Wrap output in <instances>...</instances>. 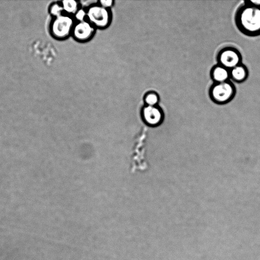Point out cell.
I'll return each mask as SVG.
<instances>
[{
  "instance_id": "3957f363",
  "label": "cell",
  "mask_w": 260,
  "mask_h": 260,
  "mask_svg": "<svg viewBox=\"0 0 260 260\" xmlns=\"http://www.w3.org/2000/svg\"><path fill=\"white\" fill-rule=\"evenodd\" d=\"M75 23L74 18L68 14H63L54 17L50 25L52 36L59 39L67 38L72 34Z\"/></svg>"
},
{
  "instance_id": "30bf717a",
  "label": "cell",
  "mask_w": 260,
  "mask_h": 260,
  "mask_svg": "<svg viewBox=\"0 0 260 260\" xmlns=\"http://www.w3.org/2000/svg\"><path fill=\"white\" fill-rule=\"evenodd\" d=\"M61 4L65 14L70 15H74L79 9L78 2L74 0L63 1Z\"/></svg>"
},
{
  "instance_id": "8fae6325",
  "label": "cell",
  "mask_w": 260,
  "mask_h": 260,
  "mask_svg": "<svg viewBox=\"0 0 260 260\" xmlns=\"http://www.w3.org/2000/svg\"><path fill=\"white\" fill-rule=\"evenodd\" d=\"M145 103L147 106H157L159 98L155 92L150 91L146 93L144 98Z\"/></svg>"
},
{
  "instance_id": "7a4b0ae2",
  "label": "cell",
  "mask_w": 260,
  "mask_h": 260,
  "mask_svg": "<svg viewBox=\"0 0 260 260\" xmlns=\"http://www.w3.org/2000/svg\"><path fill=\"white\" fill-rule=\"evenodd\" d=\"M236 92L234 83L230 80L213 83L209 90L211 100L218 104H226L233 99Z\"/></svg>"
},
{
  "instance_id": "9c48e42d",
  "label": "cell",
  "mask_w": 260,
  "mask_h": 260,
  "mask_svg": "<svg viewBox=\"0 0 260 260\" xmlns=\"http://www.w3.org/2000/svg\"><path fill=\"white\" fill-rule=\"evenodd\" d=\"M230 79L238 83L245 81L248 76L247 67L242 63L230 70Z\"/></svg>"
},
{
  "instance_id": "7c38bea8",
  "label": "cell",
  "mask_w": 260,
  "mask_h": 260,
  "mask_svg": "<svg viewBox=\"0 0 260 260\" xmlns=\"http://www.w3.org/2000/svg\"><path fill=\"white\" fill-rule=\"evenodd\" d=\"M49 12L54 17L60 16L64 12L61 3H54L51 5Z\"/></svg>"
},
{
  "instance_id": "52a82bcc",
  "label": "cell",
  "mask_w": 260,
  "mask_h": 260,
  "mask_svg": "<svg viewBox=\"0 0 260 260\" xmlns=\"http://www.w3.org/2000/svg\"><path fill=\"white\" fill-rule=\"evenodd\" d=\"M142 117L144 122L149 126H156L162 120L163 113L157 106L146 105L142 110Z\"/></svg>"
},
{
  "instance_id": "277c9868",
  "label": "cell",
  "mask_w": 260,
  "mask_h": 260,
  "mask_svg": "<svg viewBox=\"0 0 260 260\" xmlns=\"http://www.w3.org/2000/svg\"><path fill=\"white\" fill-rule=\"evenodd\" d=\"M86 12L87 20L95 27L105 28L111 22V15L109 9L99 4L91 5Z\"/></svg>"
},
{
  "instance_id": "8992f818",
  "label": "cell",
  "mask_w": 260,
  "mask_h": 260,
  "mask_svg": "<svg viewBox=\"0 0 260 260\" xmlns=\"http://www.w3.org/2000/svg\"><path fill=\"white\" fill-rule=\"evenodd\" d=\"M95 27L87 19L75 23L72 35L78 41L89 40L94 33Z\"/></svg>"
},
{
  "instance_id": "5bb4252c",
  "label": "cell",
  "mask_w": 260,
  "mask_h": 260,
  "mask_svg": "<svg viewBox=\"0 0 260 260\" xmlns=\"http://www.w3.org/2000/svg\"><path fill=\"white\" fill-rule=\"evenodd\" d=\"M99 3L101 6L109 9L113 6L114 1L112 0H101Z\"/></svg>"
},
{
  "instance_id": "6da1fadb",
  "label": "cell",
  "mask_w": 260,
  "mask_h": 260,
  "mask_svg": "<svg viewBox=\"0 0 260 260\" xmlns=\"http://www.w3.org/2000/svg\"><path fill=\"white\" fill-rule=\"evenodd\" d=\"M235 22L238 30L250 37L260 35V7L244 3L235 15Z\"/></svg>"
},
{
  "instance_id": "4fadbf2b",
  "label": "cell",
  "mask_w": 260,
  "mask_h": 260,
  "mask_svg": "<svg viewBox=\"0 0 260 260\" xmlns=\"http://www.w3.org/2000/svg\"><path fill=\"white\" fill-rule=\"evenodd\" d=\"M74 18L78 21H82L87 19V12L84 9H79L74 14Z\"/></svg>"
},
{
  "instance_id": "ba28073f",
  "label": "cell",
  "mask_w": 260,
  "mask_h": 260,
  "mask_svg": "<svg viewBox=\"0 0 260 260\" xmlns=\"http://www.w3.org/2000/svg\"><path fill=\"white\" fill-rule=\"evenodd\" d=\"M210 77L214 83L228 81L230 80V70L219 64H216L211 69Z\"/></svg>"
},
{
  "instance_id": "5b68a950",
  "label": "cell",
  "mask_w": 260,
  "mask_h": 260,
  "mask_svg": "<svg viewBox=\"0 0 260 260\" xmlns=\"http://www.w3.org/2000/svg\"><path fill=\"white\" fill-rule=\"evenodd\" d=\"M218 64L231 70L242 63V55L239 51L233 47H226L217 53Z\"/></svg>"
},
{
  "instance_id": "9a60e30c",
  "label": "cell",
  "mask_w": 260,
  "mask_h": 260,
  "mask_svg": "<svg viewBox=\"0 0 260 260\" xmlns=\"http://www.w3.org/2000/svg\"><path fill=\"white\" fill-rule=\"evenodd\" d=\"M244 3L260 7V0H247L244 2Z\"/></svg>"
}]
</instances>
